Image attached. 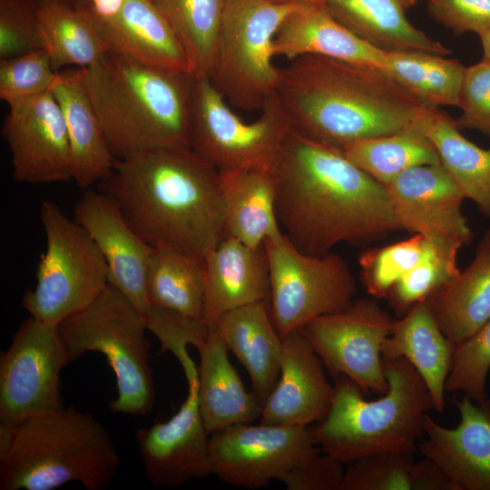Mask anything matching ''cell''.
Here are the masks:
<instances>
[{"label": "cell", "instance_id": "6da1fadb", "mask_svg": "<svg viewBox=\"0 0 490 490\" xmlns=\"http://www.w3.org/2000/svg\"><path fill=\"white\" fill-rule=\"evenodd\" d=\"M273 171L280 228L303 253L322 256L340 243L366 246L402 230L386 185L339 149L291 130Z\"/></svg>", "mask_w": 490, "mask_h": 490}, {"label": "cell", "instance_id": "7a4b0ae2", "mask_svg": "<svg viewBox=\"0 0 490 490\" xmlns=\"http://www.w3.org/2000/svg\"><path fill=\"white\" fill-rule=\"evenodd\" d=\"M101 191L152 247L204 260L224 237L220 172L190 148L144 151L115 159Z\"/></svg>", "mask_w": 490, "mask_h": 490}, {"label": "cell", "instance_id": "3957f363", "mask_svg": "<svg viewBox=\"0 0 490 490\" xmlns=\"http://www.w3.org/2000/svg\"><path fill=\"white\" fill-rule=\"evenodd\" d=\"M289 62L275 93L291 129L339 150L397 132L432 107L377 66L318 54Z\"/></svg>", "mask_w": 490, "mask_h": 490}, {"label": "cell", "instance_id": "277c9868", "mask_svg": "<svg viewBox=\"0 0 490 490\" xmlns=\"http://www.w3.org/2000/svg\"><path fill=\"white\" fill-rule=\"evenodd\" d=\"M81 69L115 159L190 148L191 73L148 65L113 50Z\"/></svg>", "mask_w": 490, "mask_h": 490}, {"label": "cell", "instance_id": "5b68a950", "mask_svg": "<svg viewBox=\"0 0 490 490\" xmlns=\"http://www.w3.org/2000/svg\"><path fill=\"white\" fill-rule=\"evenodd\" d=\"M121 463L107 429L74 407L0 426L1 490H51L69 482L103 490Z\"/></svg>", "mask_w": 490, "mask_h": 490}, {"label": "cell", "instance_id": "8992f818", "mask_svg": "<svg viewBox=\"0 0 490 490\" xmlns=\"http://www.w3.org/2000/svg\"><path fill=\"white\" fill-rule=\"evenodd\" d=\"M387 390L367 400L345 376H337L327 415L310 427L316 444L343 464L381 453L415 454L424 436V420L433 408L430 393L404 358L383 357Z\"/></svg>", "mask_w": 490, "mask_h": 490}, {"label": "cell", "instance_id": "52a82bcc", "mask_svg": "<svg viewBox=\"0 0 490 490\" xmlns=\"http://www.w3.org/2000/svg\"><path fill=\"white\" fill-rule=\"evenodd\" d=\"M57 330L68 363L88 352L104 355L116 378L117 397L109 402L113 412L145 416L152 409L146 318L118 289L108 283L89 305L63 319Z\"/></svg>", "mask_w": 490, "mask_h": 490}, {"label": "cell", "instance_id": "ba28073f", "mask_svg": "<svg viewBox=\"0 0 490 490\" xmlns=\"http://www.w3.org/2000/svg\"><path fill=\"white\" fill-rule=\"evenodd\" d=\"M300 5L270 0H226L211 82L230 105L260 110L275 93L280 68L276 34Z\"/></svg>", "mask_w": 490, "mask_h": 490}, {"label": "cell", "instance_id": "9c48e42d", "mask_svg": "<svg viewBox=\"0 0 490 490\" xmlns=\"http://www.w3.org/2000/svg\"><path fill=\"white\" fill-rule=\"evenodd\" d=\"M45 250L36 284L23 298L31 317L57 326L89 305L109 283L107 263L88 232L51 201L40 206Z\"/></svg>", "mask_w": 490, "mask_h": 490}, {"label": "cell", "instance_id": "30bf717a", "mask_svg": "<svg viewBox=\"0 0 490 490\" xmlns=\"http://www.w3.org/2000/svg\"><path fill=\"white\" fill-rule=\"evenodd\" d=\"M248 122L209 78H195L190 112V149L219 172L273 168L291 125L276 93Z\"/></svg>", "mask_w": 490, "mask_h": 490}, {"label": "cell", "instance_id": "8fae6325", "mask_svg": "<svg viewBox=\"0 0 490 490\" xmlns=\"http://www.w3.org/2000/svg\"><path fill=\"white\" fill-rule=\"evenodd\" d=\"M270 275V310L281 338L323 315L347 308L357 291L340 255L303 253L283 233L264 243Z\"/></svg>", "mask_w": 490, "mask_h": 490}, {"label": "cell", "instance_id": "7c38bea8", "mask_svg": "<svg viewBox=\"0 0 490 490\" xmlns=\"http://www.w3.org/2000/svg\"><path fill=\"white\" fill-rule=\"evenodd\" d=\"M396 320L374 299L364 298L340 311L316 318L301 331L335 377H348L364 394H384L388 384L382 347Z\"/></svg>", "mask_w": 490, "mask_h": 490}, {"label": "cell", "instance_id": "4fadbf2b", "mask_svg": "<svg viewBox=\"0 0 490 490\" xmlns=\"http://www.w3.org/2000/svg\"><path fill=\"white\" fill-rule=\"evenodd\" d=\"M66 364L57 326L30 316L0 357V426L64 407L60 373Z\"/></svg>", "mask_w": 490, "mask_h": 490}, {"label": "cell", "instance_id": "5bb4252c", "mask_svg": "<svg viewBox=\"0 0 490 490\" xmlns=\"http://www.w3.org/2000/svg\"><path fill=\"white\" fill-rule=\"evenodd\" d=\"M318 451L309 426L237 424L211 434V472L236 487L260 488Z\"/></svg>", "mask_w": 490, "mask_h": 490}, {"label": "cell", "instance_id": "9a60e30c", "mask_svg": "<svg viewBox=\"0 0 490 490\" xmlns=\"http://www.w3.org/2000/svg\"><path fill=\"white\" fill-rule=\"evenodd\" d=\"M386 187L401 229L422 236L458 269V251L472 241L473 233L461 210L465 197L443 165L410 168Z\"/></svg>", "mask_w": 490, "mask_h": 490}, {"label": "cell", "instance_id": "2e32d148", "mask_svg": "<svg viewBox=\"0 0 490 490\" xmlns=\"http://www.w3.org/2000/svg\"><path fill=\"white\" fill-rule=\"evenodd\" d=\"M6 103L1 133L15 181L39 184L73 180L67 129L52 91Z\"/></svg>", "mask_w": 490, "mask_h": 490}, {"label": "cell", "instance_id": "e0dca14e", "mask_svg": "<svg viewBox=\"0 0 490 490\" xmlns=\"http://www.w3.org/2000/svg\"><path fill=\"white\" fill-rule=\"evenodd\" d=\"M186 379L188 394L180 409L135 434L146 478L156 487H178L211 474V434L199 407L198 371Z\"/></svg>", "mask_w": 490, "mask_h": 490}, {"label": "cell", "instance_id": "ac0fdd59", "mask_svg": "<svg viewBox=\"0 0 490 490\" xmlns=\"http://www.w3.org/2000/svg\"><path fill=\"white\" fill-rule=\"evenodd\" d=\"M74 220L102 252L109 283L146 318L151 309L147 274L153 247L139 236L115 201L101 191L83 193L75 204Z\"/></svg>", "mask_w": 490, "mask_h": 490}, {"label": "cell", "instance_id": "d6986e66", "mask_svg": "<svg viewBox=\"0 0 490 490\" xmlns=\"http://www.w3.org/2000/svg\"><path fill=\"white\" fill-rule=\"evenodd\" d=\"M460 422L445 427L428 414L418 450L460 490H490V399L456 401Z\"/></svg>", "mask_w": 490, "mask_h": 490}, {"label": "cell", "instance_id": "ffe728a7", "mask_svg": "<svg viewBox=\"0 0 490 490\" xmlns=\"http://www.w3.org/2000/svg\"><path fill=\"white\" fill-rule=\"evenodd\" d=\"M323 366L301 330L283 338L279 376L264 400L260 423L309 426L320 421L334 392Z\"/></svg>", "mask_w": 490, "mask_h": 490}, {"label": "cell", "instance_id": "44dd1931", "mask_svg": "<svg viewBox=\"0 0 490 490\" xmlns=\"http://www.w3.org/2000/svg\"><path fill=\"white\" fill-rule=\"evenodd\" d=\"M205 311L209 328L234 309L270 302V275L264 245L250 247L223 237L204 257Z\"/></svg>", "mask_w": 490, "mask_h": 490}, {"label": "cell", "instance_id": "7402d4cb", "mask_svg": "<svg viewBox=\"0 0 490 490\" xmlns=\"http://www.w3.org/2000/svg\"><path fill=\"white\" fill-rule=\"evenodd\" d=\"M197 349L201 358L198 400L209 433L260 419L265 399L245 388L216 327L210 328L206 339Z\"/></svg>", "mask_w": 490, "mask_h": 490}, {"label": "cell", "instance_id": "603a6c76", "mask_svg": "<svg viewBox=\"0 0 490 490\" xmlns=\"http://www.w3.org/2000/svg\"><path fill=\"white\" fill-rule=\"evenodd\" d=\"M51 91L67 129L73 181L79 188L88 189L110 174L115 158L85 89L82 69L59 71Z\"/></svg>", "mask_w": 490, "mask_h": 490}, {"label": "cell", "instance_id": "cb8c5ba5", "mask_svg": "<svg viewBox=\"0 0 490 490\" xmlns=\"http://www.w3.org/2000/svg\"><path fill=\"white\" fill-rule=\"evenodd\" d=\"M220 172L224 202V237L260 248L283 235L277 211V180L273 168Z\"/></svg>", "mask_w": 490, "mask_h": 490}, {"label": "cell", "instance_id": "d4e9b609", "mask_svg": "<svg viewBox=\"0 0 490 490\" xmlns=\"http://www.w3.org/2000/svg\"><path fill=\"white\" fill-rule=\"evenodd\" d=\"M456 348V344L445 335L424 300L396 320L383 344L382 356L406 358L426 384L433 408L442 412Z\"/></svg>", "mask_w": 490, "mask_h": 490}, {"label": "cell", "instance_id": "484cf974", "mask_svg": "<svg viewBox=\"0 0 490 490\" xmlns=\"http://www.w3.org/2000/svg\"><path fill=\"white\" fill-rule=\"evenodd\" d=\"M338 24L382 52H425L446 56L450 49L407 18L399 0H319Z\"/></svg>", "mask_w": 490, "mask_h": 490}, {"label": "cell", "instance_id": "4316f807", "mask_svg": "<svg viewBox=\"0 0 490 490\" xmlns=\"http://www.w3.org/2000/svg\"><path fill=\"white\" fill-rule=\"evenodd\" d=\"M274 54L289 61L318 54L379 68L385 57V52L354 35L320 4L300 5L285 19L275 37Z\"/></svg>", "mask_w": 490, "mask_h": 490}, {"label": "cell", "instance_id": "83f0119b", "mask_svg": "<svg viewBox=\"0 0 490 490\" xmlns=\"http://www.w3.org/2000/svg\"><path fill=\"white\" fill-rule=\"evenodd\" d=\"M269 303L257 301L234 309L223 314L215 326L248 372L253 391L264 399L279 378L282 348Z\"/></svg>", "mask_w": 490, "mask_h": 490}, {"label": "cell", "instance_id": "f1b7e54d", "mask_svg": "<svg viewBox=\"0 0 490 490\" xmlns=\"http://www.w3.org/2000/svg\"><path fill=\"white\" fill-rule=\"evenodd\" d=\"M426 301L442 331L456 345L490 318V229L472 262Z\"/></svg>", "mask_w": 490, "mask_h": 490}, {"label": "cell", "instance_id": "f546056e", "mask_svg": "<svg viewBox=\"0 0 490 490\" xmlns=\"http://www.w3.org/2000/svg\"><path fill=\"white\" fill-rule=\"evenodd\" d=\"M103 36L112 50L145 64L191 73L175 32L153 0H127Z\"/></svg>", "mask_w": 490, "mask_h": 490}, {"label": "cell", "instance_id": "4dcf8cb0", "mask_svg": "<svg viewBox=\"0 0 490 490\" xmlns=\"http://www.w3.org/2000/svg\"><path fill=\"white\" fill-rule=\"evenodd\" d=\"M434 108L428 107L397 132L357 141L341 151L354 164L386 186L410 168L440 163L436 149L426 134Z\"/></svg>", "mask_w": 490, "mask_h": 490}, {"label": "cell", "instance_id": "1f68e13d", "mask_svg": "<svg viewBox=\"0 0 490 490\" xmlns=\"http://www.w3.org/2000/svg\"><path fill=\"white\" fill-rule=\"evenodd\" d=\"M43 48L53 67L87 68L111 46L96 24L84 13L60 0H39Z\"/></svg>", "mask_w": 490, "mask_h": 490}, {"label": "cell", "instance_id": "d6a6232c", "mask_svg": "<svg viewBox=\"0 0 490 490\" xmlns=\"http://www.w3.org/2000/svg\"><path fill=\"white\" fill-rule=\"evenodd\" d=\"M147 295L151 307L204 321V260L174 248L153 247Z\"/></svg>", "mask_w": 490, "mask_h": 490}, {"label": "cell", "instance_id": "836d02e7", "mask_svg": "<svg viewBox=\"0 0 490 490\" xmlns=\"http://www.w3.org/2000/svg\"><path fill=\"white\" fill-rule=\"evenodd\" d=\"M426 134L465 199L472 200L490 217V148L483 149L464 137L454 120L438 107L431 113Z\"/></svg>", "mask_w": 490, "mask_h": 490}, {"label": "cell", "instance_id": "e575fe53", "mask_svg": "<svg viewBox=\"0 0 490 490\" xmlns=\"http://www.w3.org/2000/svg\"><path fill=\"white\" fill-rule=\"evenodd\" d=\"M341 490H460L433 461L381 453L348 464Z\"/></svg>", "mask_w": 490, "mask_h": 490}, {"label": "cell", "instance_id": "d590c367", "mask_svg": "<svg viewBox=\"0 0 490 490\" xmlns=\"http://www.w3.org/2000/svg\"><path fill=\"white\" fill-rule=\"evenodd\" d=\"M175 32L198 78L211 75L226 0H153Z\"/></svg>", "mask_w": 490, "mask_h": 490}, {"label": "cell", "instance_id": "8d00e7d4", "mask_svg": "<svg viewBox=\"0 0 490 490\" xmlns=\"http://www.w3.org/2000/svg\"><path fill=\"white\" fill-rule=\"evenodd\" d=\"M382 69L428 106H459L466 67L456 59L425 52H385Z\"/></svg>", "mask_w": 490, "mask_h": 490}, {"label": "cell", "instance_id": "74e56055", "mask_svg": "<svg viewBox=\"0 0 490 490\" xmlns=\"http://www.w3.org/2000/svg\"><path fill=\"white\" fill-rule=\"evenodd\" d=\"M432 250L422 236L415 234L387 246L363 250L358 263L367 292L377 299H387L397 281Z\"/></svg>", "mask_w": 490, "mask_h": 490}, {"label": "cell", "instance_id": "f35d334b", "mask_svg": "<svg viewBox=\"0 0 490 490\" xmlns=\"http://www.w3.org/2000/svg\"><path fill=\"white\" fill-rule=\"evenodd\" d=\"M490 370V318L470 338L456 345L446 390L464 392L474 401L486 398Z\"/></svg>", "mask_w": 490, "mask_h": 490}, {"label": "cell", "instance_id": "ab89813d", "mask_svg": "<svg viewBox=\"0 0 490 490\" xmlns=\"http://www.w3.org/2000/svg\"><path fill=\"white\" fill-rule=\"evenodd\" d=\"M460 272L433 249L392 287L387 299L398 318L427 299Z\"/></svg>", "mask_w": 490, "mask_h": 490}, {"label": "cell", "instance_id": "60d3db41", "mask_svg": "<svg viewBox=\"0 0 490 490\" xmlns=\"http://www.w3.org/2000/svg\"><path fill=\"white\" fill-rule=\"evenodd\" d=\"M57 73L44 48L0 59V98L7 103L51 91Z\"/></svg>", "mask_w": 490, "mask_h": 490}, {"label": "cell", "instance_id": "b9f144b4", "mask_svg": "<svg viewBox=\"0 0 490 490\" xmlns=\"http://www.w3.org/2000/svg\"><path fill=\"white\" fill-rule=\"evenodd\" d=\"M42 48L39 0H0V59Z\"/></svg>", "mask_w": 490, "mask_h": 490}, {"label": "cell", "instance_id": "7bdbcfd3", "mask_svg": "<svg viewBox=\"0 0 490 490\" xmlns=\"http://www.w3.org/2000/svg\"><path fill=\"white\" fill-rule=\"evenodd\" d=\"M145 318L147 329L159 338L162 351L171 350L185 373L193 369L186 348L188 345L198 348L203 343L210 332L207 324L155 307H151Z\"/></svg>", "mask_w": 490, "mask_h": 490}, {"label": "cell", "instance_id": "ee69618b", "mask_svg": "<svg viewBox=\"0 0 490 490\" xmlns=\"http://www.w3.org/2000/svg\"><path fill=\"white\" fill-rule=\"evenodd\" d=\"M461 115L456 127L480 131L490 136V62L466 67L459 97Z\"/></svg>", "mask_w": 490, "mask_h": 490}, {"label": "cell", "instance_id": "f6af8a7d", "mask_svg": "<svg viewBox=\"0 0 490 490\" xmlns=\"http://www.w3.org/2000/svg\"><path fill=\"white\" fill-rule=\"evenodd\" d=\"M335 456L319 451L285 473L280 481L288 490H341L345 470Z\"/></svg>", "mask_w": 490, "mask_h": 490}, {"label": "cell", "instance_id": "bcb514c9", "mask_svg": "<svg viewBox=\"0 0 490 490\" xmlns=\"http://www.w3.org/2000/svg\"><path fill=\"white\" fill-rule=\"evenodd\" d=\"M430 16L455 34L490 28V0H426Z\"/></svg>", "mask_w": 490, "mask_h": 490}, {"label": "cell", "instance_id": "7dc6e473", "mask_svg": "<svg viewBox=\"0 0 490 490\" xmlns=\"http://www.w3.org/2000/svg\"><path fill=\"white\" fill-rule=\"evenodd\" d=\"M127 0H67L64 3L87 15L103 34V32L116 22Z\"/></svg>", "mask_w": 490, "mask_h": 490}, {"label": "cell", "instance_id": "c3c4849f", "mask_svg": "<svg viewBox=\"0 0 490 490\" xmlns=\"http://www.w3.org/2000/svg\"><path fill=\"white\" fill-rule=\"evenodd\" d=\"M483 46V59L490 62V28L479 34Z\"/></svg>", "mask_w": 490, "mask_h": 490}, {"label": "cell", "instance_id": "681fc988", "mask_svg": "<svg viewBox=\"0 0 490 490\" xmlns=\"http://www.w3.org/2000/svg\"><path fill=\"white\" fill-rule=\"evenodd\" d=\"M270 1L279 3V4L296 5L319 4V0H270Z\"/></svg>", "mask_w": 490, "mask_h": 490}, {"label": "cell", "instance_id": "f907efd6", "mask_svg": "<svg viewBox=\"0 0 490 490\" xmlns=\"http://www.w3.org/2000/svg\"><path fill=\"white\" fill-rule=\"evenodd\" d=\"M401 4L404 5L406 9L416 5L420 1H426V0H399Z\"/></svg>", "mask_w": 490, "mask_h": 490}, {"label": "cell", "instance_id": "816d5d0a", "mask_svg": "<svg viewBox=\"0 0 490 490\" xmlns=\"http://www.w3.org/2000/svg\"><path fill=\"white\" fill-rule=\"evenodd\" d=\"M60 1L66 2L67 0H60Z\"/></svg>", "mask_w": 490, "mask_h": 490}]
</instances>
